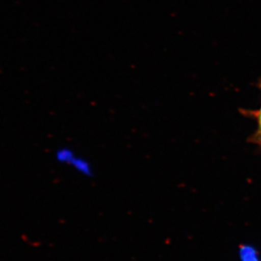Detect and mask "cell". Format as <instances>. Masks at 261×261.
<instances>
[{
  "label": "cell",
  "instance_id": "obj_1",
  "mask_svg": "<svg viewBox=\"0 0 261 261\" xmlns=\"http://www.w3.org/2000/svg\"><path fill=\"white\" fill-rule=\"evenodd\" d=\"M254 116L257 120V125H258V128H257L256 134H255V139L259 141L261 143V106L259 110L254 112Z\"/></svg>",
  "mask_w": 261,
  "mask_h": 261
}]
</instances>
